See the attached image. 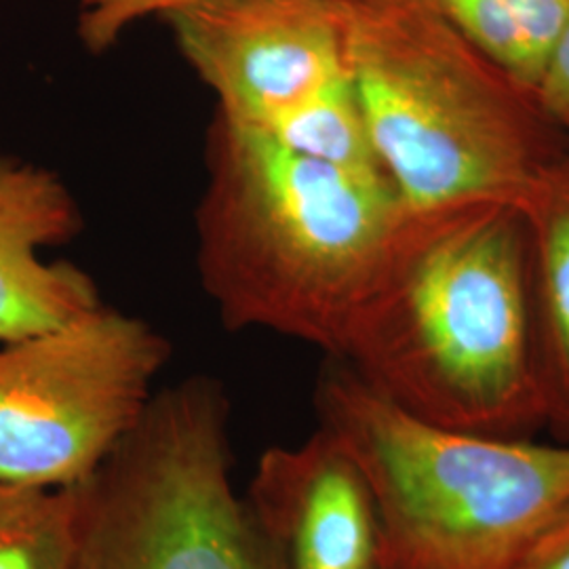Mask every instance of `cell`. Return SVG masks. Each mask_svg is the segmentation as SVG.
Masks as SVG:
<instances>
[{
	"instance_id": "1",
	"label": "cell",
	"mask_w": 569,
	"mask_h": 569,
	"mask_svg": "<svg viewBox=\"0 0 569 569\" xmlns=\"http://www.w3.org/2000/svg\"><path fill=\"white\" fill-rule=\"evenodd\" d=\"M338 361L428 422L498 437L545 430L523 209L500 199L409 209Z\"/></svg>"
},
{
	"instance_id": "2",
	"label": "cell",
	"mask_w": 569,
	"mask_h": 569,
	"mask_svg": "<svg viewBox=\"0 0 569 569\" xmlns=\"http://www.w3.org/2000/svg\"><path fill=\"white\" fill-rule=\"evenodd\" d=\"M409 207L380 171L302 157L213 114L197 268L228 329H266L329 359L376 298Z\"/></svg>"
},
{
	"instance_id": "3",
	"label": "cell",
	"mask_w": 569,
	"mask_h": 569,
	"mask_svg": "<svg viewBox=\"0 0 569 569\" xmlns=\"http://www.w3.org/2000/svg\"><path fill=\"white\" fill-rule=\"evenodd\" d=\"M348 79L367 136L409 209L519 203L569 150L536 91L427 0H340Z\"/></svg>"
},
{
	"instance_id": "4",
	"label": "cell",
	"mask_w": 569,
	"mask_h": 569,
	"mask_svg": "<svg viewBox=\"0 0 569 569\" xmlns=\"http://www.w3.org/2000/svg\"><path fill=\"white\" fill-rule=\"evenodd\" d=\"M315 407L366 483L378 569H517L569 502V443L428 422L338 359Z\"/></svg>"
},
{
	"instance_id": "5",
	"label": "cell",
	"mask_w": 569,
	"mask_h": 569,
	"mask_svg": "<svg viewBox=\"0 0 569 569\" xmlns=\"http://www.w3.org/2000/svg\"><path fill=\"white\" fill-rule=\"evenodd\" d=\"M228 420L224 388L211 378L154 392L77 483L74 569H287L232 486Z\"/></svg>"
},
{
	"instance_id": "6",
	"label": "cell",
	"mask_w": 569,
	"mask_h": 569,
	"mask_svg": "<svg viewBox=\"0 0 569 569\" xmlns=\"http://www.w3.org/2000/svg\"><path fill=\"white\" fill-rule=\"evenodd\" d=\"M169 352L154 327L103 305L0 342V479L84 481L140 422Z\"/></svg>"
},
{
	"instance_id": "7",
	"label": "cell",
	"mask_w": 569,
	"mask_h": 569,
	"mask_svg": "<svg viewBox=\"0 0 569 569\" xmlns=\"http://www.w3.org/2000/svg\"><path fill=\"white\" fill-rule=\"evenodd\" d=\"M216 114L253 133L348 79L340 0H192L163 16Z\"/></svg>"
},
{
	"instance_id": "8",
	"label": "cell",
	"mask_w": 569,
	"mask_h": 569,
	"mask_svg": "<svg viewBox=\"0 0 569 569\" xmlns=\"http://www.w3.org/2000/svg\"><path fill=\"white\" fill-rule=\"evenodd\" d=\"M247 505L287 569H378L366 483L321 428L298 448L266 451Z\"/></svg>"
},
{
	"instance_id": "9",
	"label": "cell",
	"mask_w": 569,
	"mask_h": 569,
	"mask_svg": "<svg viewBox=\"0 0 569 569\" xmlns=\"http://www.w3.org/2000/svg\"><path fill=\"white\" fill-rule=\"evenodd\" d=\"M81 230L79 201L53 169L0 157V342L66 326L102 306L91 274L42 258Z\"/></svg>"
},
{
	"instance_id": "10",
	"label": "cell",
	"mask_w": 569,
	"mask_h": 569,
	"mask_svg": "<svg viewBox=\"0 0 569 569\" xmlns=\"http://www.w3.org/2000/svg\"><path fill=\"white\" fill-rule=\"evenodd\" d=\"M517 204L531 241V329L545 430L569 443V150Z\"/></svg>"
},
{
	"instance_id": "11",
	"label": "cell",
	"mask_w": 569,
	"mask_h": 569,
	"mask_svg": "<svg viewBox=\"0 0 569 569\" xmlns=\"http://www.w3.org/2000/svg\"><path fill=\"white\" fill-rule=\"evenodd\" d=\"M486 58L536 91L569 20V0H427Z\"/></svg>"
},
{
	"instance_id": "12",
	"label": "cell",
	"mask_w": 569,
	"mask_h": 569,
	"mask_svg": "<svg viewBox=\"0 0 569 569\" xmlns=\"http://www.w3.org/2000/svg\"><path fill=\"white\" fill-rule=\"evenodd\" d=\"M79 491L0 479V569H74Z\"/></svg>"
},
{
	"instance_id": "13",
	"label": "cell",
	"mask_w": 569,
	"mask_h": 569,
	"mask_svg": "<svg viewBox=\"0 0 569 569\" xmlns=\"http://www.w3.org/2000/svg\"><path fill=\"white\" fill-rule=\"evenodd\" d=\"M258 136L317 161L385 173L369 142L366 121L350 81L291 112Z\"/></svg>"
},
{
	"instance_id": "14",
	"label": "cell",
	"mask_w": 569,
	"mask_h": 569,
	"mask_svg": "<svg viewBox=\"0 0 569 569\" xmlns=\"http://www.w3.org/2000/svg\"><path fill=\"white\" fill-rule=\"evenodd\" d=\"M192 0H79L77 32L82 47L100 56L121 41L138 21L163 18Z\"/></svg>"
},
{
	"instance_id": "15",
	"label": "cell",
	"mask_w": 569,
	"mask_h": 569,
	"mask_svg": "<svg viewBox=\"0 0 569 569\" xmlns=\"http://www.w3.org/2000/svg\"><path fill=\"white\" fill-rule=\"evenodd\" d=\"M536 96L569 143V20L550 51Z\"/></svg>"
},
{
	"instance_id": "16",
	"label": "cell",
	"mask_w": 569,
	"mask_h": 569,
	"mask_svg": "<svg viewBox=\"0 0 569 569\" xmlns=\"http://www.w3.org/2000/svg\"><path fill=\"white\" fill-rule=\"evenodd\" d=\"M517 569H569V502L536 538Z\"/></svg>"
}]
</instances>
